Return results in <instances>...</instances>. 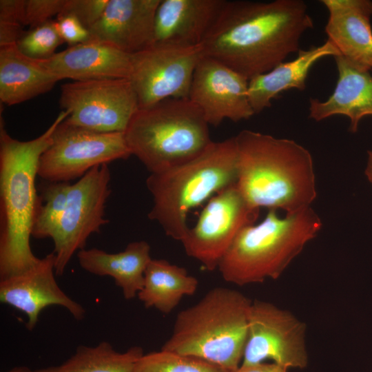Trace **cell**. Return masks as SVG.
Wrapping results in <instances>:
<instances>
[{
	"label": "cell",
	"instance_id": "1",
	"mask_svg": "<svg viewBox=\"0 0 372 372\" xmlns=\"http://www.w3.org/2000/svg\"><path fill=\"white\" fill-rule=\"evenodd\" d=\"M313 27L302 0L226 1L202 47L204 55L249 81L299 51L302 34Z\"/></svg>",
	"mask_w": 372,
	"mask_h": 372
},
{
	"label": "cell",
	"instance_id": "2",
	"mask_svg": "<svg viewBox=\"0 0 372 372\" xmlns=\"http://www.w3.org/2000/svg\"><path fill=\"white\" fill-rule=\"evenodd\" d=\"M236 187L249 206L285 214L311 207L317 196L310 152L296 141L244 130L234 136Z\"/></svg>",
	"mask_w": 372,
	"mask_h": 372
},
{
	"label": "cell",
	"instance_id": "3",
	"mask_svg": "<svg viewBox=\"0 0 372 372\" xmlns=\"http://www.w3.org/2000/svg\"><path fill=\"white\" fill-rule=\"evenodd\" d=\"M68 115L63 110L42 134L27 141L10 136L1 117L0 280L28 271L40 260L30 243L39 204L35 180L41 154Z\"/></svg>",
	"mask_w": 372,
	"mask_h": 372
},
{
	"label": "cell",
	"instance_id": "4",
	"mask_svg": "<svg viewBox=\"0 0 372 372\" xmlns=\"http://www.w3.org/2000/svg\"><path fill=\"white\" fill-rule=\"evenodd\" d=\"M238 152L235 137L214 142L200 155L167 170L151 173L146 185L153 197L148 218L167 236L182 241L195 207L236 184Z\"/></svg>",
	"mask_w": 372,
	"mask_h": 372
},
{
	"label": "cell",
	"instance_id": "5",
	"mask_svg": "<svg viewBox=\"0 0 372 372\" xmlns=\"http://www.w3.org/2000/svg\"><path fill=\"white\" fill-rule=\"evenodd\" d=\"M322 226L311 207L285 216L268 209L261 222L238 232L217 269L226 282L239 286L276 280Z\"/></svg>",
	"mask_w": 372,
	"mask_h": 372
},
{
	"label": "cell",
	"instance_id": "6",
	"mask_svg": "<svg viewBox=\"0 0 372 372\" xmlns=\"http://www.w3.org/2000/svg\"><path fill=\"white\" fill-rule=\"evenodd\" d=\"M251 302L239 291L211 289L197 303L178 313L161 349L235 371L242 361Z\"/></svg>",
	"mask_w": 372,
	"mask_h": 372
},
{
	"label": "cell",
	"instance_id": "7",
	"mask_svg": "<svg viewBox=\"0 0 372 372\" xmlns=\"http://www.w3.org/2000/svg\"><path fill=\"white\" fill-rule=\"evenodd\" d=\"M124 135L132 155L150 174L185 163L213 143L202 112L189 99H168L138 108Z\"/></svg>",
	"mask_w": 372,
	"mask_h": 372
},
{
	"label": "cell",
	"instance_id": "8",
	"mask_svg": "<svg viewBox=\"0 0 372 372\" xmlns=\"http://www.w3.org/2000/svg\"><path fill=\"white\" fill-rule=\"evenodd\" d=\"M131 155L124 133L96 132L63 120L40 157L38 176L46 182L69 183L96 166Z\"/></svg>",
	"mask_w": 372,
	"mask_h": 372
},
{
	"label": "cell",
	"instance_id": "9",
	"mask_svg": "<svg viewBox=\"0 0 372 372\" xmlns=\"http://www.w3.org/2000/svg\"><path fill=\"white\" fill-rule=\"evenodd\" d=\"M59 105L69 112L66 123L102 133H124L138 110L129 79L66 83L61 85Z\"/></svg>",
	"mask_w": 372,
	"mask_h": 372
},
{
	"label": "cell",
	"instance_id": "10",
	"mask_svg": "<svg viewBox=\"0 0 372 372\" xmlns=\"http://www.w3.org/2000/svg\"><path fill=\"white\" fill-rule=\"evenodd\" d=\"M107 164L96 166L70 184L65 209L52 237L55 273L62 276L76 251L84 249L89 236L107 223L105 207L111 193Z\"/></svg>",
	"mask_w": 372,
	"mask_h": 372
},
{
	"label": "cell",
	"instance_id": "11",
	"mask_svg": "<svg viewBox=\"0 0 372 372\" xmlns=\"http://www.w3.org/2000/svg\"><path fill=\"white\" fill-rule=\"evenodd\" d=\"M203 56L202 45L154 44L132 54L129 79L136 94L138 108L168 99H189L196 68Z\"/></svg>",
	"mask_w": 372,
	"mask_h": 372
},
{
	"label": "cell",
	"instance_id": "12",
	"mask_svg": "<svg viewBox=\"0 0 372 372\" xmlns=\"http://www.w3.org/2000/svg\"><path fill=\"white\" fill-rule=\"evenodd\" d=\"M260 211L251 208L236 184L212 196L196 224L189 227L181 242L187 256L208 271L218 264L238 232L255 223Z\"/></svg>",
	"mask_w": 372,
	"mask_h": 372
},
{
	"label": "cell",
	"instance_id": "13",
	"mask_svg": "<svg viewBox=\"0 0 372 372\" xmlns=\"http://www.w3.org/2000/svg\"><path fill=\"white\" fill-rule=\"evenodd\" d=\"M267 360L287 369L306 367L305 325L292 313L272 303L255 300L249 311L241 364Z\"/></svg>",
	"mask_w": 372,
	"mask_h": 372
},
{
	"label": "cell",
	"instance_id": "14",
	"mask_svg": "<svg viewBox=\"0 0 372 372\" xmlns=\"http://www.w3.org/2000/svg\"><path fill=\"white\" fill-rule=\"evenodd\" d=\"M248 85L245 76L204 55L196 68L189 99L200 110L209 125L218 126L225 119L238 122L255 114Z\"/></svg>",
	"mask_w": 372,
	"mask_h": 372
},
{
	"label": "cell",
	"instance_id": "15",
	"mask_svg": "<svg viewBox=\"0 0 372 372\" xmlns=\"http://www.w3.org/2000/svg\"><path fill=\"white\" fill-rule=\"evenodd\" d=\"M55 254L52 251L29 270L0 280V300L26 314V327L32 331L41 311L50 305L65 308L76 320L85 311L59 287L55 279Z\"/></svg>",
	"mask_w": 372,
	"mask_h": 372
},
{
	"label": "cell",
	"instance_id": "16",
	"mask_svg": "<svg viewBox=\"0 0 372 372\" xmlns=\"http://www.w3.org/2000/svg\"><path fill=\"white\" fill-rule=\"evenodd\" d=\"M160 1L109 0L101 17L89 29V40L130 54L150 48L154 43V18Z\"/></svg>",
	"mask_w": 372,
	"mask_h": 372
},
{
	"label": "cell",
	"instance_id": "17",
	"mask_svg": "<svg viewBox=\"0 0 372 372\" xmlns=\"http://www.w3.org/2000/svg\"><path fill=\"white\" fill-rule=\"evenodd\" d=\"M39 61L59 81L130 79L132 72V54L92 40L70 46Z\"/></svg>",
	"mask_w": 372,
	"mask_h": 372
},
{
	"label": "cell",
	"instance_id": "18",
	"mask_svg": "<svg viewBox=\"0 0 372 372\" xmlns=\"http://www.w3.org/2000/svg\"><path fill=\"white\" fill-rule=\"evenodd\" d=\"M226 0H161L154 18V44L202 45Z\"/></svg>",
	"mask_w": 372,
	"mask_h": 372
},
{
	"label": "cell",
	"instance_id": "19",
	"mask_svg": "<svg viewBox=\"0 0 372 372\" xmlns=\"http://www.w3.org/2000/svg\"><path fill=\"white\" fill-rule=\"evenodd\" d=\"M329 12L325 26L328 40L340 55L354 63L372 68V1L322 0Z\"/></svg>",
	"mask_w": 372,
	"mask_h": 372
},
{
	"label": "cell",
	"instance_id": "20",
	"mask_svg": "<svg viewBox=\"0 0 372 372\" xmlns=\"http://www.w3.org/2000/svg\"><path fill=\"white\" fill-rule=\"evenodd\" d=\"M338 78L333 92L324 101L310 100L309 117L320 121L334 115L350 120L349 131L356 132L360 121L372 115V75L342 55L334 56Z\"/></svg>",
	"mask_w": 372,
	"mask_h": 372
},
{
	"label": "cell",
	"instance_id": "21",
	"mask_svg": "<svg viewBox=\"0 0 372 372\" xmlns=\"http://www.w3.org/2000/svg\"><path fill=\"white\" fill-rule=\"evenodd\" d=\"M77 258L80 266L89 273L112 277L126 300L133 299L142 289L146 268L152 259L150 246L145 240L132 242L114 254L83 249L78 251Z\"/></svg>",
	"mask_w": 372,
	"mask_h": 372
},
{
	"label": "cell",
	"instance_id": "22",
	"mask_svg": "<svg viewBox=\"0 0 372 372\" xmlns=\"http://www.w3.org/2000/svg\"><path fill=\"white\" fill-rule=\"evenodd\" d=\"M340 55L335 45L327 40L319 46L299 50L298 56L288 62H282L271 70L249 81L248 96L255 114L271 105L272 99L281 92L296 88L304 90L306 79L311 67L320 59Z\"/></svg>",
	"mask_w": 372,
	"mask_h": 372
},
{
	"label": "cell",
	"instance_id": "23",
	"mask_svg": "<svg viewBox=\"0 0 372 372\" xmlns=\"http://www.w3.org/2000/svg\"><path fill=\"white\" fill-rule=\"evenodd\" d=\"M59 79L16 43L0 46V99L13 105L51 90Z\"/></svg>",
	"mask_w": 372,
	"mask_h": 372
},
{
	"label": "cell",
	"instance_id": "24",
	"mask_svg": "<svg viewBox=\"0 0 372 372\" xmlns=\"http://www.w3.org/2000/svg\"><path fill=\"white\" fill-rule=\"evenodd\" d=\"M198 286L197 278L189 275L185 268L163 259H152L137 296L145 308L169 314L184 296L194 295Z\"/></svg>",
	"mask_w": 372,
	"mask_h": 372
},
{
	"label": "cell",
	"instance_id": "25",
	"mask_svg": "<svg viewBox=\"0 0 372 372\" xmlns=\"http://www.w3.org/2000/svg\"><path fill=\"white\" fill-rule=\"evenodd\" d=\"M143 354L138 346L118 352L109 342L103 341L94 347L79 346L75 353L61 364L34 372H133Z\"/></svg>",
	"mask_w": 372,
	"mask_h": 372
},
{
	"label": "cell",
	"instance_id": "26",
	"mask_svg": "<svg viewBox=\"0 0 372 372\" xmlns=\"http://www.w3.org/2000/svg\"><path fill=\"white\" fill-rule=\"evenodd\" d=\"M70 183L47 182L34 217L32 236L52 238L63 217Z\"/></svg>",
	"mask_w": 372,
	"mask_h": 372
},
{
	"label": "cell",
	"instance_id": "27",
	"mask_svg": "<svg viewBox=\"0 0 372 372\" xmlns=\"http://www.w3.org/2000/svg\"><path fill=\"white\" fill-rule=\"evenodd\" d=\"M133 372H229L200 358L161 349L143 354Z\"/></svg>",
	"mask_w": 372,
	"mask_h": 372
},
{
	"label": "cell",
	"instance_id": "28",
	"mask_svg": "<svg viewBox=\"0 0 372 372\" xmlns=\"http://www.w3.org/2000/svg\"><path fill=\"white\" fill-rule=\"evenodd\" d=\"M63 43L55 20L52 19L24 32L16 44L25 56L44 60L55 54L56 49Z\"/></svg>",
	"mask_w": 372,
	"mask_h": 372
},
{
	"label": "cell",
	"instance_id": "29",
	"mask_svg": "<svg viewBox=\"0 0 372 372\" xmlns=\"http://www.w3.org/2000/svg\"><path fill=\"white\" fill-rule=\"evenodd\" d=\"M24 26L25 0H1L0 46L17 43Z\"/></svg>",
	"mask_w": 372,
	"mask_h": 372
},
{
	"label": "cell",
	"instance_id": "30",
	"mask_svg": "<svg viewBox=\"0 0 372 372\" xmlns=\"http://www.w3.org/2000/svg\"><path fill=\"white\" fill-rule=\"evenodd\" d=\"M66 0H25V23L30 29L60 14Z\"/></svg>",
	"mask_w": 372,
	"mask_h": 372
},
{
	"label": "cell",
	"instance_id": "31",
	"mask_svg": "<svg viewBox=\"0 0 372 372\" xmlns=\"http://www.w3.org/2000/svg\"><path fill=\"white\" fill-rule=\"evenodd\" d=\"M108 1L66 0L65 5L60 14L74 15L89 30L101 17Z\"/></svg>",
	"mask_w": 372,
	"mask_h": 372
},
{
	"label": "cell",
	"instance_id": "32",
	"mask_svg": "<svg viewBox=\"0 0 372 372\" xmlns=\"http://www.w3.org/2000/svg\"><path fill=\"white\" fill-rule=\"evenodd\" d=\"M55 22L61 37L70 46L89 40V30L74 15L59 14L56 17Z\"/></svg>",
	"mask_w": 372,
	"mask_h": 372
},
{
	"label": "cell",
	"instance_id": "33",
	"mask_svg": "<svg viewBox=\"0 0 372 372\" xmlns=\"http://www.w3.org/2000/svg\"><path fill=\"white\" fill-rule=\"evenodd\" d=\"M287 368L272 363L260 362L251 364H240L234 372H288Z\"/></svg>",
	"mask_w": 372,
	"mask_h": 372
},
{
	"label": "cell",
	"instance_id": "34",
	"mask_svg": "<svg viewBox=\"0 0 372 372\" xmlns=\"http://www.w3.org/2000/svg\"><path fill=\"white\" fill-rule=\"evenodd\" d=\"M365 175L369 181L372 183V150L368 152L367 164L365 169Z\"/></svg>",
	"mask_w": 372,
	"mask_h": 372
},
{
	"label": "cell",
	"instance_id": "35",
	"mask_svg": "<svg viewBox=\"0 0 372 372\" xmlns=\"http://www.w3.org/2000/svg\"><path fill=\"white\" fill-rule=\"evenodd\" d=\"M6 372H34V371L31 370L30 368L27 366H17L14 368H12V369L6 371Z\"/></svg>",
	"mask_w": 372,
	"mask_h": 372
}]
</instances>
